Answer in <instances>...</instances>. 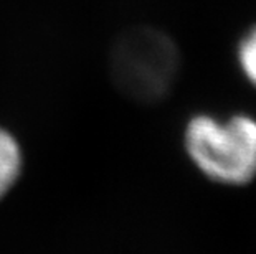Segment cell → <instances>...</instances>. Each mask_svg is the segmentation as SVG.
<instances>
[{
  "label": "cell",
  "instance_id": "cell-1",
  "mask_svg": "<svg viewBox=\"0 0 256 254\" xmlns=\"http://www.w3.org/2000/svg\"><path fill=\"white\" fill-rule=\"evenodd\" d=\"M185 149L194 165L212 182L248 185L256 178V121L232 116L226 121L202 114L185 129Z\"/></svg>",
  "mask_w": 256,
  "mask_h": 254
},
{
  "label": "cell",
  "instance_id": "cell-2",
  "mask_svg": "<svg viewBox=\"0 0 256 254\" xmlns=\"http://www.w3.org/2000/svg\"><path fill=\"white\" fill-rule=\"evenodd\" d=\"M111 78L130 101L154 104L168 94L180 69L178 50L166 33L139 26L118 36L110 56Z\"/></svg>",
  "mask_w": 256,
  "mask_h": 254
},
{
  "label": "cell",
  "instance_id": "cell-3",
  "mask_svg": "<svg viewBox=\"0 0 256 254\" xmlns=\"http://www.w3.org/2000/svg\"><path fill=\"white\" fill-rule=\"evenodd\" d=\"M22 154L15 139L0 129V198L10 190L20 175Z\"/></svg>",
  "mask_w": 256,
  "mask_h": 254
},
{
  "label": "cell",
  "instance_id": "cell-4",
  "mask_svg": "<svg viewBox=\"0 0 256 254\" xmlns=\"http://www.w3.org/2000/svg\"><path fill=\"white\" fill-rule=\"evenodd\" d=\"M238 58L244 76L253 86H256V26L240 43Z\"/></svg>",
  "mask_w": 256,
  "mask_h": 254
}]
</instances>
